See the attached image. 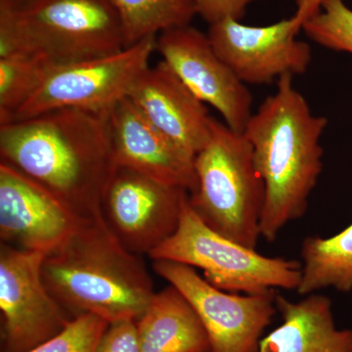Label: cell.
<instances>
[{"mask_svg":"<svg viewBox=\"0 0 352 352\" xmlns=\"http://www.w3.org/2000/svg\"><path fill=\"white\" fill-rule=\"evenodd\" d=\"M0 159L78 217H101L118 168L109 112L62 108L0 124Z\"/></svg>","mask_w":352,"mask_h":352,"instance_id":"obj_1","label":"cell"},{"mask_svg":"<svg viewBox=\"0 0 352 352\" xmlns=\"http://www.w3.org/2000/svg\"><path fill=\"white\" fill-rule=\"evenodd\" d=\"M327 124L312 112L292 76L277 80L274 94L248 122L243 133L265 185L261 232L267 242L307 212L323 168L320 139Z\"/></svg>","mask_w":352,"mask_h":352,"instance_id":"obj_2","label":"cell"},{"mask_svg":"<svg viewBox=\"0 0 352 352\" xmlns=\"http://www.w3.org/2000/svg\"><path fill=\"white\" fill-rule=\"evenodd\" d=\"M41 275L51 295L74 318L92 314L109 324L138 320L156 293L141 256L127 251L102 217L83 219L46 254Z\"/></svg>","mask_w":352,"mask_h":352,"instance_id":"obj_3","label":"cell"},{"mask_svg":"<svg viewBox=\"0 0 352 352\" xmlns=\"http://www.w3.org/2000/svg\"><path fill=\"white\" fill-rule=\"evenodd\" d=\"M124 48L110 0H30L16 10L0 9V58L34 53L67 64Z\"/></svg>","mask_w":352,"mask_h":352,"instance_id":"obj_4","label":"cell"},{"mask_svg":"<svg viewBox=\"0 0 352 352\" xmlns=\"http://www.w3.org/2000/svg\"><path fill=\"white\" fill-rule=\"evenodd\" d=\"M194 166L198 184L189 194L194 212L215 232L256 250L265 185L244 133L212 118V136Z\"/></svg>","mask_w":352,"mask_h":352,"instance_id":"obj_5","label":"cell"},{"mask_svg":"<svg viewBox=\"0 0 352 352\" xmlns=\"http://www.w3.org/2000/svg\"><path fill=\"white\" fill-rule=\"evenodd\" d=\"M149 258L200 268L208 283L228 293L254 295L277 289L298 291L302 281L300 261L261 256L256 250L215 232L194 212L189 196L175 233Z\"/></svg>","mask_w":352,"mask_h":352,"instance_id":"obj_6","label":"cell"},{"mask_svg":"<svg viewBox=\"0 0 352 352\" xmlns=\"http://www.w3.org/2000/svg\"><path fill=\"white\" fill-rule=\"evenodd\" d=\"M157 36L146 38L113 54L55 65L12 122L62 108L110 112L129 97L134 83L149 67Z\"/></svg>","mask_w":352,"mask_h":352,"instance_id":"obj_7","label":"cell"},{"mask_svg":"<svg viewBox=\"0 0 352 352\" xmlns=\"http://www.w3.org/2000/svg\"><path fill=\"white\" fill-rule=\"evenodd\" d=\"M153 268L191 303L212 352H258L264 330L277 312L276 291L237 295L215 288L186 264L154 261Z\"/></svg>","mask_w":352,"mask_h":352,"instance_id":"obj_8","label":"cell"},{"mask_svg":"<svg viewBox=\"0 0 352 352\" xmlns=\"http://www.w3.org/2000/svg\"><path fill=\"white\" fill-rule=\"evenodd\" d=\"M45 254L0 245L2 352H28L56 337L74 317L44 284Z\"/></svg>","mask_w":352,"mask_h":352,"instance_id":"obj_9","label":"cell"},{"mask_svg":"<svg viewBox=\"0 0 352 352\" xmlns=\"http://www.w3.org/2000/svg\"><path fill=\"white\" fill-rule=\"evenodd\" d=\"M189 192L118 166L101 201V217L120 244L142 256L175 233Z\"/></svg>","mask_w":352,"mask_h":352,"instance_id":"obj_10","label":"cell"},{"mask_svg":"<svg viewBox=\"0 0 352 352\" xmlns=\"http://www.w3.org/2000/svg\"><path fill=\"white\" fill-rule=\"evenodd\" d=\"M156 51L192 94L219 111L227 126L244 132L252 115L251 92L215 52L208 34L190 25L166 30L157 34Z\"/></svg>","mask_w":352,"mask_h":352,"instance_id":"obj_11","label":"cell"},{"mask_svg":"<svg viewBox=\"0 0 352 352\" xmlns=\"http://www.w3.org/2000/svg\"><path fill=\"white\" fill-rule=\"evenodd\" d=\"M298 32L291 17L263 27L226 19L210 25L207 34L215 52L241 82L263 85L307 71L311 48L296 39Z\"/></svg>","mask_w":352,"mask_h":352,"instance_id":"obj_12","label":"cell"},{"mask_svg":"<svg viewBox=\"0 0 352 352\" xmlns=\"http://www.w3.org/2000/svg\"><path fill=\"white\" fill-rule=\"evenodd\" d=\"M82 219L38 183L0 163L1 244L46 254Z\"/></svg>","mask_w":352,"mask_h":352,"instance_id":"obj_13","label":"cell"},{"mask_svg":"<svg viewBox=\"0 0 352 352\" xmlns=\"http://www.w3.org/2000/svg\"><path fill=\"white\" fill-rule=\"evenodd\" d=\"M111 141L118 166L157 182L195 191L194 159L146 119L126 97L109 112Z\"/></svg>","mask_w":352,"mask_h":352,"instance_id":"obj_14","label":"cell"},{"mask_svg":"<svg viewBox=\"0 0 352 352\" xmlns=\"http://www.w3.org/2000/svg\"><path fill=\"white\" fill-rule=\"evenodd\" d=\"M129 98L153 126L192 159L210 141L212 117L205 103L164 61L143 72Z\"/></svg>","mask_w":352,"mask_h":352,"instance_id":"obj_15","label":"cell"},{"mask_svg":"<svg viewBox=\"0 0 352 352\" xmlns=\"http://www.w3.org/2000/svg\"><path fill=\"white\" fill-rule=\"evenodd\" d=\"M276 307L283 322L261 339L258 352H352V331L336 327L328 296L292 302L277 294Z\"/></svg>","mask_w":352,"mask_h":352,"instance_id":"obj_16","label":"cell"},{"mask_svg":"<svg viewBox=\"0 0 352 352\" xmlns=\"http://www.w3.org/2000/svg\"><path fill=\"white\" fill-rule=\"evenodd\" d=\"M135 323L141 352H212L200 317L173 285L155 293Z\"/></svg>","mask_w":352,"mask_h":352,"instance_id":"obj_17","label":"cell"},{"mask_svg":"<svg viewBox=\"0 0 352 352\" xmlns=\"http://www.w3.org/2000/svg\"><path fill=\"white\" fill-rule=\"evenodd\" d=\"M300 295L307 296L333 287L342 293L352 289V224L330 238L307 237L302 241Z\"/></svg>","mask_w":352,"mask_h":352,"instance_id":"obj_18","label":"cell"},{"mask_svg":"<svg viewBox=\"0 0 352 352\" xmlns=\"http://www.w3.org/2000/svg\"><path fill=\"white\" fill-rule=\"evenodd\" d=\"M119 14L126 47L166 30L190 25L197 15L191 0H110Z\"/></svg>","mask_w":352,"mask_h":352,"instance_id":"obj_19","label":"cell"},{"mask_svg":"<svg viewBox=\"0 0 352 352\" xmlns=\"http://www.w3.org/2000/svg\"><path fill=\"white\" fill-rule=\"evenodd\" d=\"M56 64L34 53L0 58V124L12 122Z\"/></svg>","mask_w":352,"mask_h":352,"instance_id":"obj_20","label":"cell"},{"mask_svg":"<svg viewBox=\"0 0 352 352\" xmlns=\"http://www.w3.org/2000/svg\"><path fill=\"white\" fill-rule=\"evenodd\" d=\"M302 30L323 47L352 55V10L344 0H323L320 11Z\"/></svg>","mask_w":352,"mask_h":352,"instance_id":"obj_21","label":"cell"},{"mask_svg":"<svg viewBox=\"0 0 352 352\" xmlns=\"http://www.w3.org/2000/svg\"><path fill=\"white\" fill-rule=\"evenodd\" d=\"M108 325L96 315H80L56 337L28 352H95Z\"/></svg>","mask_w":352,"mask_h":352,"instance_id":"obj_22","label":"cell"},{"mask_svg":"<svg viewBox=\"0 0 352 352\" xmlns=\"http://www.w3.org/2000/svg\"><path fill=\"white\" fill-rule=\"evenodd\" d=\"M95 352H141L134 320H120L108 325Z\"/></svg>","mask_w":352,"mask_h":352,"instance_id":"obj_23","label":"cell"},{"mask_svg":"<svg viewBox=\"0 0 352 352\" xmlns=\"http://www.w3.org/2000/svg\"><path fill=\"white\" fill-rule=\"evenodd\" d=\"M258 0H191L197 15L210 25L226 19L240 21L245 9Z\"/></svg>","mask_w":352,"mask_h":352,"instance_id":"obj_24","label":"cell"},{"mask_svg":"<svg viewBox=\"0 0 352 352\" xmlns=\"http://www.w3.org/2000/svg\"><path fill=\"white\" fill-rule=\"evenodd\" d=\"M322 2L323 0H296V12L292 18L300 31L308 19L320 11Z\"/></svg>","mask_w":352,"mask_h":352,"instance_id":"obj_25","label":"cell"},{"mask_svg":"<svg viewBox=\"0 0 352 352\" xmlns=\"http://www.w3.org/2000/svg\"><path fill=\"white\" fill-rule=\"evenodd\" d=\"M30 0H0V9L16 10L27 3Z\"/></svg>","mask_w":352,"mask_h":352,"instance_id":"obj_26","label":"cell"}]
</instances>
